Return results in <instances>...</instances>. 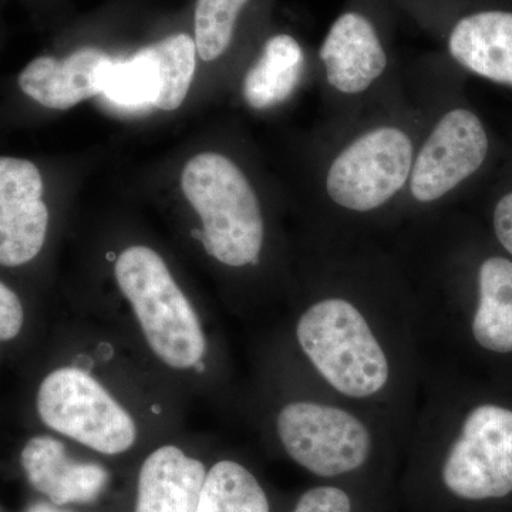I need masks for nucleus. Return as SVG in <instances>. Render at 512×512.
Returning a JSON list of instances; mask_svg holds the SVG:
<instances>
[{
	"instance_id": "obj_1",
	"label": "nucleus",
	"mask_w": 512,
	"mask_h": 512,
	"mask_svg": "<svg viewBox=\"0 0 512 512\" xmlns=\"http://www.w3.org/2000/svg\"><path fill=\"white\" fill-rule=\"evenodd\" d=\"M185 198L200 217L205 251L231 268L256 264L264 247L261 204L247 175L231 158L201 153L181 174Z\"/></svg>"
},
{
	"instance_id": "obj_2",
	"label": "nucleus",
	"mask_w": 512,
	"mask_h": 512,
	"mask_svg": "<svg viewBox=\"0 0 512 512\" xmlns=\"http://www.w3.org/2000/svg\"><path fill=\"white\" fill-rule=\"evenodd\" d=\"M114 275L158 359L177 370L201 365L207 339L200 318L164 259L136 245L121 252Z\"/></svg>"
},
{
	"instance_id": "obj_3",
	"label": "nucleus",
	"mask_w": 512,
	"mask_h": 512,
	"mask_svg": "<svg viewBox=\"0 0 512 512\" xmlns=\"http://www.w3.org/2000/svg\"><path fill=\"white\" fill-rule=\"evenodd\" d=\"M296 338L323 379L345 396H373L389 380V362L379 340L346 299L312 305L296 325Z\"/></svg>"
},
{
	"instance_id": "obj_4",
	"label": "nucleus",
	"mask_w": 512,
	"mask_h": 512,
	"mask_svg": "<svg viewBox=\"0 0 512 512\" xmlns=\"http://www.w3.org/2000/svg\"><path fill=\"white\" fill-rule=\"evenodd\" d=\"M36 409L47 429L106 456L126 453L137 440L130 413L79 367L50 372L37 390Z\"/></svg>"
},
{
	"instance_id": "obj_5",
	"label": "nucleus",
	"mask_w": 512,
	"mask_h": 512,
	"mask_svg": "<svg viewBox=\"0 0 512 512\" xmlns=\"http://www.w3.org/2000/svg\"><path fill=\"white\" fill-rule=\"evenodd\" d=\"M414 156L412 138L403 128H370L333 158L326 171V194L346 211L379 210L409 184Z\"/></svg>"
},
{
	"instance_id": "obj_6",
	"label": "nucleus",
	"mask_w": 512,
	"mask_h": 512,
	"mask_svg": "<svg viewBox=\"0 0 512 512\" xmlns=\"http://www.w3.org/2000/svg\"><path fill=\"white\" fill-rule=\"evenodd\" d=\"M276 430L289 457L320 477L357 470L366 463L372 448L365 424L328 404H286L278 414Z\"/></svg>"
},
{
	"instance_id": "obj_7",
	"label": "nucleus",
	"mask_w": 512,
	"mask_h": 512,
	"mask_svg": "<svg viewBox=\"0 0 512 512\" xmlns=\"http://www.w3.org/2000/svg\"><path fill=\"white\" fill-rule=\"evenodd\" d=\"M443 480L466 500L512 493V410L484 404L468 414L444 463Z\"/></svg>"
},
{
	"instance_id": "obj_8",
	"label": "nucleus",
	"mask_w": 512,
	"mask_h": 512,
	"mask_svg": "<svg viewBox=\"0 0 512 512\" xmlns=\"http://www.w3.org/2000/svg\"><path fill=\"white\" fill-rule=\"evenodd\" d=\"M487 131L473 111H447L414 156L409 191L420 204H431L477 173L487 158Z\"/></svg>"
},
{
	"instance_id": "obj_9",
	"label": "nucleus",
	"mask_w": 512,
	"mask_h": 512,
	"mask_svg": "<svg viewBox=\"0 0 512 512\" xmlns=\"http://www.w3.org/2000/svg\"><path fill=\"white\" fill-rule=\"evenodd\" d=\"M50 210L45 177L28 158L0 156V266L20 268L45 248Z\"/></svg>"
},
{
	"instance_id": "obj_10",
	"label": "nucleus",
	"mask_w": 512,
	"mask_h": 512,
	"mask_svg": "<svg viewBox=\"0 0 512 512\" xmlns=\"http://www.w3.org/2000/svg\"><path fill=\"white\" fill-rule=\"evenodd\" d=\"M20 464L30 485L59 507L94 503L110 481L101 464L74 460L62 441L50 436L32 437L23 447Z\"/></svg>"
},
{
	"instance_id": "obj_11",
	"label": "nucleus",
	"mask_w": 512,
	"mask_h": 512,
	"mask_svg": "<svg viewBox=\"0 0 512 512\" xmlns=\"http://www.w3.org/2000/svg\"><path fill=\"white\" fill-rule=\"evenodd\" d=\"M326 80L339 93H365L382 77L387 55L369 19L356 12L340 16L320 47Z\"/></svg>"
},
{
	"instance_id": "obj_12",
	"label": "nucleus",
	"mask_w": 512,
	"mask_h": 512,
	"mask_svg": "<svg viewBox=\"0 0 512 512\" xmlns=\"http://www.w3.org/2000/svg\"><path fill=\"white\" fill-rule=\"evenodd\" d=\"M111 59L96 47H82L66 59L39 56L20 72V92L49 110H70L101 94V83Z\"/></svg>"
},
{
	"instance_id": "obj_13",
	"label": "nucleus",
	"mask_w": 512,
	"mask_h": 512,
	"mask_svg": "<svg viewBox=\"0 0 512 512\" xmlns=\"http://www.w3.org/2000/svg\"><path fill=\"white\" fill-rule=\"evenodd\" d=\"M207 470L180 447H158L144 460L134 512H197Z\"/></svg>"
},
{
	"instance_id": "obj_14",
	"label": "nucleus",
	"mask_w": 512,
	"mask_h": 512,
	"mask_svg": "<svg viewBox=\"0 0 512 512\" xmlns=\"http://www.w3.org/2000/svg\"><path fill=\"white\" fill-rule=\"evenodd\" d=\"M448 49L458 64L491 82L512 86V13H474L454 26Z\"/></svg>"
},
{
	"instance_id": "obj_15",
	"label": "nucleus",
	"mask_w": 512,
	"mask_h": 512,
	"mask_svg": "<svg viewBox=\"0 0 512 512\" xmlns=\"http://www.w3.org/2000/svg\"><path fill=\"white\" fill-rule=\"evenodd\" d=\"M303 69L302 47L289 35H276L265 43L262 55L244 80L248 106L266 110L284 103L295 92Z\"/></svg>"
},
{
	"instance_id": "obj_16",
	"label": "nucleus",
	"mask_w": 512,
	"mask_h": 512,
	"mask_svg": "<svg viewBox=\"0 0 512 512\" xmlns=\"http://www.w3.org/2000/svg\"><path fill=\"white\" fill-rule=\"evenodd\" d=\"M480 301L473 320V335L481 348L512 352V261L488 258L478 274Z\"/></svg>"
},
{
	"instance_id": "obj_17",
	"label": "nucleus",
	"mask_w": 512,
	"mask_h": 512,
	"mask_svg": "<svg viewBox=\"0 0 512 512\" xmlns=\"http://www.w3.org/2000/svg\"><path fill=\"white\" fill-rule=\"evenodd\" d=\"M268 497L254 474L231 460L207 471L197 512H269Z\"/></svg>"
},
{
	"instance_id": "obj_18",
	"label": "nucleus",
	"mask_w": 512,
	"mask_h": 512,
	"mask_svg": "<svg viewBox=\"0 0 512 512\" xmlns=\"http://www.w3.org/2000/svg\"><path fill=\"white\" fill-rule=\"evenodd\" d=\"M160 89V74L153 49H141L126 62H113L106 67L101 93L124 107L154 106Z\"/></svg>"
},
{
	"instance_id": "obj_19",
	"label": "nucleus",
	"mask_w": 512,
	"mask_h": 512,
	"mask_svg": "<svg viewBox=\"0 0 512 512\" xmlns=\"http://www.w3.org/2000/svg\"><path fill=\"white\" fill-rule=\"evenodd\" d=\"M156 56L160 89L154 107L164 111L177 110L187 97L195 73L197 46L185 33L165 37L151 46Z\"/></svg>"
},
{
	"instance_id": "obj_20",
	"label": "nucleus",
	"mask_w": 512,
	"mask_h": 512,
	"mask_svg": "<svg viewBox=\"0 0 512 512\" xmlns=\"http://www.w3.org/2000/svg\"><path fill=\"white\" fill-rule=\"evenodd\" d=\"M249 0H198L195 8V46L198 56L212 62L231 45L235 23Z\"/></svg>"
},
{
	"instance_id": "obj_21",
	"label": "nucleus",
	"mask_w": 512,
	"mask_h": 512,
	"mask_svg": "<svg viewBox=\"0 0 512 512\" xmlns=\"http://www.w3.org/2000/svg\"><path fill=\"white\" fill-rule=\"evenodd\" d=\"M293 512H352L350 498L335 487H318L299 498Z\"/></svg>"
},
{
	"instance_id": "obj_22",
	"label": "nucleus",
	"mask_w": 512,
	"mask_h": 512,
	"mask_svg": "<svg viewBox=\"0 0 512 512\" xmlns=\"http://www.w3.org/2000/svg\"><path fill=\"white\" fill-rule=\"evenodd\" d=\"M494 231L500 244L512 255V191L505 194L495 207Z\"/></svg>"
},
{
	"instance_id": "obj_23",
	"label": "nucleus",
	"mask_w": 512,
	"mask_h": 512,
	"mask_svg": "<svg viewBox=\"0 0 512 512\" xmlns=\"http://www.w3.org/2000/svg\"><path fill=\"white\" fill-rule=\"evenodd\" d=\"M25 512H72L64 510L63 507L50 503H35L29 505Z\"/></svg>"
}]
</instances>
